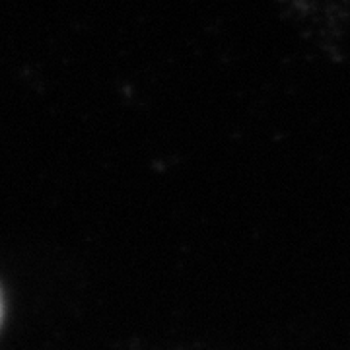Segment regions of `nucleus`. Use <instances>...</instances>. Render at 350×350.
<instances>
[{"label": "nucleus", "instance_id": "obj_1", "mask_svg": "<svg viewBox=\"0 0 350 350\" xmlns=\"http://www.w3.org/2000/svg\"><path fill=\"white\" fill-rule=\"evenodd\" d=\"M0 317H2V306H0Z\"/></svg>", "mask_w": 350, "mask_h": 350}]
</instances>
